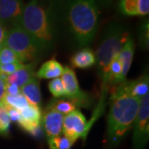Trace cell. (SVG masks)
I'll return each instance as SVG.
<instances>
[{
	"mask_svg": "<svg viewBox=\"0 0 149 149\" xmlns=\"http://www.w3.org/2000/svg\"><path fill=\"white\" fill-rule=\"evenodd\" d=\"M59 10L54 0H30L24 4L19 25L43 52L52 49L57 42Z\"/></svg>",
	"mask_w": 149,
	"mask_h": 149,
	"instance_id": "obj_1",
	"label": "cell"
},
{
	"mask_svg": "<svg viewBox=\"0 0 149 149\" xmlns=\"http://www.w3.org/2000/svg\"><path fill=\"white\" fill-rule=\"evenodd\" d=\"M131 37L127 27L118 22H111L105 28L97 48L95 55V65L98 74L101 81L100 99L98 106L94 112L93 117L88 122L91 128L93 123L100 117L104 111L105 100L109 88V67L112 61L119 53L124 43Z\"/></svg>",
	"mask_w": 149,
	"mask_h": 149,
	"instance_id": "obj_2",
	"label": "cell"
},
{
	"mask_svg": "<svg viewBox=\"0 0 149 149\" xmlns=\"http://www.w3.org/2000/svg\"><path fill=\"white\" fill-rule=\"evenodd\" d=\"M61 13L75 45L88 47L94 41L100 24L97 0H65Z\"/></svg>",
	"mask_w": 149,
	"mask_h": 149,
	"instance_id": "obj_3",
	"label": "cell"
},
{
	"mask_svg": "<svg viewBox=\"0 0 149 149\" xmlns=\"http://www.w3.org/2000/svg\"><path fill=\"white\" fill-rule=\"evenodd\" d=\"M109 102L107 117V139L112 146H115L133 128L140 100L117 85L110 95Z\"/></svg>",
	"mask_w": 149,
	"mask_h": 149,
	"instance_id": "obj_4",
	"label": "cell"
},
{
	"mask_svg": "<svg viewBox=\"0 0 149 149\" xmlns=\"http://www.w3.org/2000/svg\"><path fill=\"white\" fill-rule=\"evenodd\" d=\"M5 47L16 54L22 64L37 61L43 53V51L34 39L19 24L8 29Z\"/></svg>",
	"mask_w": 149,
	"mask_h": 149,
	"instance_id": "obj_5",
	"label": "cell"
},
{
	"mask_svg": "<svg viewBox=\"0 0 149 149\" xmlns=\"http://www.w3.org/2000/svg\"><path fill=\"white\" fill-rule=\"evenodd\" d=\"M61 79L64 85L65 98L76 107L90 108L93 103L90 94L81 90L74 70L69 66H65Z\"/></svg>",
	"mask_w": 149,
	"mask_h": 149,
	"instance_id": "obj_6",
	"label": "cell"
},
{
	"mask_svg": "<svg viewBox=\"0 0 149 149\" xmlns=\"http://www.w3.org/2000/svg\"><path fill=\"white\" fill-rule=\"evenodd\" d=\"M133 128L134 148L143 149L149 138V94L140 100L139 112Z\"/></svg>",
	"mask_w": 149,
	"mask_h": 149,
	"instance_id": "obj_7",
	"label": "cell"
},
{
	"mask_svg": "<svg viewBox=\"0 0 149 149\" xmlns=\"http://www.w3.org/2000/svg\"><path fill=\"white\" fill-rule=\"evenodd\" d=\"M90 131L85 115L78 109L65 115L62 125L63 135L75 142L80 138L86 139Z\"/></svg>",
	"mask_w": 149,
	"mask_h": 149,
	"instance_id": "obj_8",
	"label": "cell"
},
{
	"mask_svg": "<svg viewBox=\"0 0 149 149\" xmlns=\"http://www.w3.org/2000/svg\"><path fill=\"white\" fill-rule=\"evenodd\" d=\"M23 8V0H0V23L5 27L19 24Z\"/></svg>",
	"mask_w": 149,
	"mask_h": 149,
	"instance_id": "obj_9",
	"label": "cell"
},
{
	"mask_svg": "<svg viewBox=\"0 0 149 149\" xmlns=\"http://www.w3.org/2000/svg\"><path fill=\"white\" fill-rule=\"evenodd\" d=\"M18 124L25 132L32 136L39 135L42 125V112L39 106L29 104L20 112Z\"/></svg>",
	"mask_w": 149,
	"mask_h": 149,
	"instance_id": "obj_10",
	"label": "cell"
},
{
	"mask_svg": "<svg viewBox=\"0 0 149 149\" xmlns=\"http://www.w3.org/2000/svg\"><path fill=\"white\" fill-rule=\"evenodd\" d=\"M64 116L54 109L46 108L42 117V123L47 140L61 134Z\"/></svg>",
	"mask_w": 149,
	"mask_h": 149,
	"instance_id": "obj_11",
	"label": "cell"
},
{
	"mask_svg": "<svg viewBox=\"0 0 149 149\" xmlns=\"http://www.w3.org/2000/svg\"><path fill=\"white\" fill-rule=\"evenodd\" d=\"M118 85L130 95L140 100L143 96L149 94L148 74L143 73L136 80H126Z\"/></svg>",
	"mask_w": 149,
	"mask_h": 149,
	"instance_id": "obj_12",
	"label": "cell"
},
{
	"mask_svg": "<svg viewBox=\"0 0 149 149\" xmlns=\"http://www.w3.org/2000/svg\"><path fill=\"white\" fill-rule=\"evenodd\" d=\"M118 8L124 16H146L149 13V0H119Z\"/></svg>",
	"mask_w": 149,
	"mask_h": 149,
	"instance_id": "obj_13",
	"label": "cell"
},
{
	"mask_svg": "<svg viewBox=\"0 0 149 149\" xmlns=\"http://www.w3.org/2000/svg\"><path fill=\"white\" fill-rule=\"evenodd\" d=\"M134 51H135L134 41L131 36L128 39V41L124 43L122 49L120 50L119 53L118 55V59L119 60L122 65V71L120 74V78H119V84H121L124 80H126L128 71L130 70L131 65L133 62Z\"/></svg>",
	"mask_w": 149,
	"mask_h": 149,
	"instance_id": "obj_14",
	"label": "cell"
},
{
	"mask_svg": "<svg viewBox=\"0 0 149 149\" xmlns=\"http://www.w3.org/2000/svg\"><path fill=\"white\" fill-rule=\"evenodd\" d=\"M37 65V61L24 64L16 72L4 78L6 84H13L21 88L22 86L27 84L33 76H35V68Z\"/></svg>",
	"mask_w": 149,
	"mask_h": 149,
	"instance_id": "obj_15",
	"label": "cell"
},
{
	"mask_svg": "<svg viewBox=\"0 0 149 149\" xmlns=\"http://www.w3.org/2000/svg\"><path fill=\"white\" fill-rule=\"evenodd\" d=\"M64 70V66L56 59H50L44 62L36 72V76L39 80H53L60 78Z\"/></svg>",
	"mask_w": 149,
	"mask_h": 149,
	"instance_id": "obj_16",
	"label": "cell"
},
{
	"mask_svg": "<svg viewBox=\"0 0 149 149\" xmlns=\"http://www.w3.org/2000/svg\"><path fill=\"white\" fill-rule=\"evenodd\" d=\"M21 93L30 104L36 106L40 105L42 102V92L40 87V80L36 76V74L27 84L22 86Z\"/></svg>",
	"mask_w": 149,
	"mask_h": 149,
	"instance_id": "obj_17",
	"label": "cell"
},
{
	"mask_svg": "<svg viewBox=\"0 0 149 149\" xmlns=\"http://www.w3.org/2000/svg\"><path fill=\"white\" fill-rule=\"evenodd\" d=\"M70 64L74 68H79V69L91 68L95 65V52L91 48H82L71 56Z\"/></svg>",
	"mask_w": 149,
	"mask_h": 149,
	"instance_id": "obj_18",
	"label": "cell"
},
{
	"mask_svg": "<svg viewBox=\"0 0 149 149\" xmlns=\"http://www.w3.org/2000/svg\"><path fill=\"white\" fill-rule=\"evenodd\" d=\"M46 108L54 109L60 113L66 115L70 113L73 112L76 109L77 107L71 101L68 100L67 99H61V98H55L53 100H51Z\"/></svg>",
	"mask_w": 149,
	"mask_h": 149,
	"instance_id": "obj_19",
	"label": "cell"
},
{
	"mask_svg": "<svg viewBox=\"0 0 149 149\" xmlns=\"http://www.w3.org/2000/svg\"><path fill=\"white\" fill-rule=\"evenodd\" d=\"M2 103H3L6 106L12 107L13 109H16L17 110L21 112L26 107H27L30 104L27 102L26 98L22 94L17 95H5L3 96Z\"/></svg>",
	"mask_w": 149,
	"mask_h": 149,
	"instance_id": "obj_20",
	"label": "cell"
},
{
	"mask_svg": "<svg viewBox=\"0 0 149 149\" xmlns=\"http://www.w3.org/2000/svg\"><path fill=\"white\" fill-rule=\"evenodd\" d=\"M49 148L51 149H70L74 143V141L66 138L64 135H60L47 140Z\"/></svg>",
	"mask_w": 149,
	"mask_h": 149,
	"instance_id": "obj_21",
	"label": "cell"
},
{
	"mask_svg": "<svg viewBox=\"0 0 149 149\" xmlns=\"http://www.w3.org/2000/svg\"><path fill=\"white\" fill-rule=\"evenodd\" d=\"M11 120L6 106L0 102V135H8L10 131Z\"/></svg>",
	"mask_w": 149,
	"mask_h": 149,
	"instance_id": "obj_22",
	"label": "cell"
},
{
	"mask_svg": "<svg viewBox=\"0 0 149 149\" xmlns=\"http://www.w3.org/2000/svg\"><path fill=\"white\" fill-rule=\"evenodd\" d=\"M48 88L55 98H65L64 85L61 77L51 80L48 84Z\"/></svg>",
	"mask_w": 149,
	"mask_h": 149,
	"instance_id": "obj_23",
	"label": "cell"
},
{
	"mask_svg": "<svg viewBox=\"0 0 149 149\" xmlns=\"http://www.w3.org/2000/svg\"><path fill=\"white\" fill-rule=\"evenodd\" d=\"M139 43L143 49L148 50L149 47V25L148 20L144 21L139 28Z\"/></svg>",
	"mask_w": 149,
	"mask_h": 149,
	"instance_id": "obj_24",
	"label": "cell"
},
{
	"mask_svg": "<svg viewBox=\"0 0 149 149\" xmlns=\"http://www.w3.org/2000/svg\"><path fill=\"white\" fill-rule=\"evenodd\" d=\"M14 62H20V61L13 51L7 47H4L0 51V64H9Z\"/></svg>",
	"mask_w": 149,
	"mask_h": 149,
	"instance_id": "obj_25",
	"label": "cell"
},
{
	"mask_svg": "<svg viewBox=\"0 0 149 149\" xmlns=\"http://www.w3.org/2000/svg\"><path fill=\"white\" fill-rule=\"evenodd\" d=\"M24 64L21 62H14V63L3 65L0 64V76H2L4 79L5 77L13 74L17 70H18Z\"/></svg>",
	"mask_w": 149,
	"mask_h": 149,
	"instance_id": "obj_26",
	"label": "cell"
},
{
	"mask_svg": "<svg viewBox=\"0 0 149 149\" xmlns=\"http://www.w3.org/2000/svg\"><path fill=\"white\" fill-rule=\"evenodd\" d=\"M21 93V88L13 84H6L5 95H17Z\"/></svg>",
	"mask_w": 149,
	"mask_h": 149,
	"instance_id": "obj_27",
	"label": "cell"
},
{
	"mask_svg": "<svg viewBox=\"0 0 149 149\" xmlns=\"http://www.w3.org/2000/svg\"><path fill=\"white\" fill-rule=\"evenodd\" d=\"M4 105H5V104H4ZM6 108H7V110H8V115H9V118H10L11 122L13 121V122L18 123V121L20 120V117H21L20 112L18 111V110H17L16 109L12 108V107L6 106Z\"/></svg>",
	"mask_w": 149,
	"mask_h": 149,
	"instance_id": "obj_28",
	"label": "cell"
},
{
	"mask_svg": "<svg viewBox=\"0 0 149 149\" xmlns=\"http://www.w3.org/2000/svg\"><path fill=\"white\" fill-rule=\"evenodd\" d=\"M8 33L7 27L0 23V51L5 47V40Z\"/></svg>",
	"mask_w": 149,
	"mask_h": 149,
	"instance_id": "obj_29",
	"label": "cell"
},
{
	"mask_svg": "<svg viewBox=\"0 0 149 149\" xmlns=\"http://www.w3.org/2000/svg\"><path fill=\"white\" fill-rule=\"evenodd\" d=\"M5 90H6V82L4 79L0 76V102L2 101L3 96L5 95Z\"/></svg>",
	"mask_w": 149,
	"mask_h": 149,
	"instance_id": "obj_30",
	"label": "cell"
},
{
	"mask_svg": "<svg viewBox=\"0 0 149 149\" xmlns=\"http://www.w3.org/2000/svg\"><path fill=\"white\" fill-rule=\"evenodd\" d=\"M112 1L113 0H100V2H101V3L104 6H105V7H108V6H109L111 4Z\"/></svg>",
	"mask_w": 149,
	"mask_h": 149,
	"instance_id": "obj_31",
	"label": "cell"
}]
</instances>
